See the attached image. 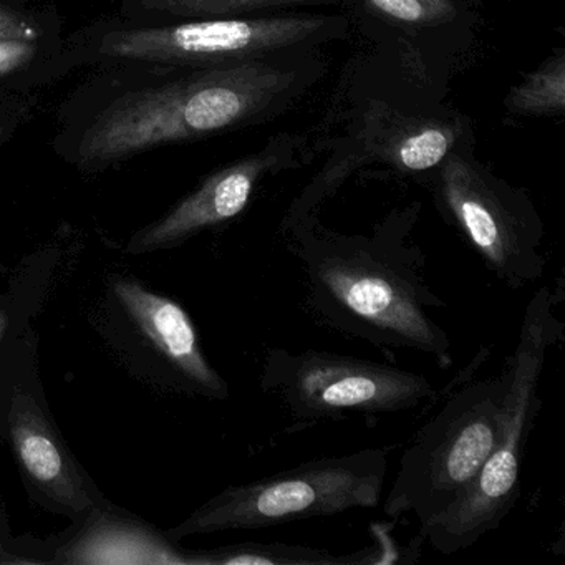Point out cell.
I'll use <instances>...</instances> for the list:
<instances>
[{
    "mask_svg": "<svg viewBox=\"0 0 565 565\" xmlns=\"http://www.w3.org/2000/svg\"><path fill=\"white\" fill-rule=\"evenodd\" d=\"M564 282L542 286L529 300L518 342L499 375V438L478 478L445 514L419 529L439 554L455 555L498 531L521 498L522 462L542 408V376L548 353L564 342L558 316Z\"/></svg>",
    "mask_w": 565,
    "mask_h": 565,
    "instance_id": "3",
    "label": "cell"
},
{
    "mask_svg": "<svg viewBox=\"0 0 565 565\" xmlns=\"http://www.w3.org/2000/svg\"><path fill=\"white\" fill-rule=\"evenodd\" d=\"M433 196L445 223L505 287L519 290L544 277L545 231L537 210L524 191L478 163L471 148L443 161L433 174Z\"/></svg>",
    "mask_w": 565,
    "mask_h": 565,
    "instance_id": "7",
    "label": "cell"
},
{
    "mask_svg": "<svg viewBox=\"0 0 565 565\" xmlns=\"http://www.w3.org/2000/svg\"><path fill=\"white\" fill-rule=\"evenodd\" d=\"M349 29L347 15L300 11L118 25L94 31L87 55L95 62H143L188 71L317 51L345 38Z\"/></svg>",
    "mask_w": 565,
    "mask_h": 565,
    "instance_id": "4",
    "label": "cell"
},
{
    "mask_svg": "<svg viewBox=\"0 0 565 565\" xmlns=\"http://www.w3.org/2000/svg\"><path fill=\"white\" fill-rule=\"evenodd\" d=\"M259 386L297 428L347 416L396 415L438 393L419 373L320 350L270 349L260 363Z\"/></svg>",
    "mask_w": 565,
    "mask_h": 565,
    "instance_id": "8",
    "label": "cell"
},
{
    "mask_svg": "<svg viewBox=\"0 0 565 565\" xmlns=\"http://www.w3.org/2000/svg\"><path fill=\"white\" fill-rule=\"evenodd\" d=\"M499 396L498 376L466 383L446 398L399 458L383 498L385 515H415L422 529L462 498L498 443Z\"/></svg>",
    "mask_w": 565,
    "mask_h": 565,
    "instance_id": "6",
    "label": "cell"
},
{
    "mask_svg": "<svg viewBox=\"0 0 565 565\" xmlns=\"http://www.w3.org/2000/svg\"><path fill=\"white\" fill-rule=\"evenodd\" d=\"M388 448H370L313 459L259 481L231 486L167 535L180 541L379 508L388 478Z\"/></svg>",
    "mask_w": 565,
    "mask_h": 565,
    "instance_id": "5",
    "label": "cell"
},
{
    "mask_svg": "<svg viewBox=\"0 0 565 565\" xmlns=\"http://www.w3.org/2000/svg\"><path fill=\"white\" fill-rule=\"evenodd\" d=\"M9 319L4 310H0V343L4 340L6 332H8Z\"/></svg>",
    "mask_w": 565,
    "mask_h": 565,
    "instance_id": "20",
    "label": "cell"
},
{
    "mask_svg": "<svg viewBox=\"0 0 565 565\" xmlns=\"http://www.w3.org/2000/svg\"><path fill=\"white\" fill-rule=\"evenodd\" d=\"M339 4L340 0H124L125 12L141 24L244 18Z\"/></svg>",
    "mask_w": 565,
    "mask_h": 565,
    "instance_id": "15",
    "label": "cell"
},
{
    "mask_svg": "<svg viewBox=\"0 0 565 565\" xmlns=\"http://www.w3.org/2000/svg\"><path fill=\"white\" fill-rule=\"evenodd\" d=\"M6 131L0 128V141L4 140Z\"/></svg>",
    "mask_w": 565,
    "mask_h": 565,
    "instance_id": "21",
    "label": "cell"
},
{
    "mask_svg": "<svg viewBox=\"0 0 565 565\" xmlns=\"http://www.w3.org/2000/svg\"><path fill=\"white\" fill-rule=\"evenodd\" d=\"M114 292L138 330L186 385L207 398L230 396L226 380L207 362L196 327L177 300L153 292L135 279L117 280Z\"/></svg>",
    "mask_w": 565,
    "mask_h": 565,
    "instance_id": "11",
    "label": "cell"
},
{
    "mask_svg": "<svg viewBox=\"0 0 565 565\" xmlns=\"http://www.w3.org/2000/svg\"><path fill=\"white\" fill-rule=\"evenodd\" d=\"M41 29L22 12L0 8V41L39 42Z\"/></svg>",
    "mask_w": 565,
    "mask_h": 565,
    "instance_id": "19",
    "label": "cell"
},
{
    "mask_svg": "<svg viewBox=\"0 0 565 565\" xmlns=\"http://www.w3.org/2000/svg\"><path fill=\"white\" fill-rule=\"evenodd\" d=\"M359 134L366 160L406 177L435 174L449 154L468 148L459 117L399 110L383 100L370 102Z\"/></svg>",
    "mask_w": 565,
    "mask_h": 565,
    "instance_id": "10",
    "label": "cell"
},
{
    "mask_svg": "<svg viewBox=\"0 0 565 565\" xmlns=\"http://www.w3.org/2000/svg\"><path fill=\"white\" fill-rule=\"evenodd\" d=\"M39 42L0 41V78L28 67L39 54Z\"/></svg>",
    "mask_w": 565,
    "mask_h": 565,
    "instance_id": "18",
    "label": "cell"
},
{
    "mask_svg": "<svg viewBox=\"0 0 565 565\" xmlns=\"http://www.w3.org/2000/svg\"><path fill=\"white\" fill-rule=\"evenodd\" d=\"M418 206L392 211L370 233H337L309 216L284 234L302 267L303 307L323 329L385 352L422 353L452 365L448 332L431 310L446 302L428 280L426 256L413 241Z\"/></svg>",
    "mask_w": 565,
    "mask_h": 565,
    "instance_id": "1",
    "label": "cell"
},
{
    "mask_svg": "<svg viewBox=\"0 0 565 565\" xmlns=\"http://www.w3.org/2000/svg\"><path fill=\"white\" fill-rule=\"evenodd\" d=\"M302 150L300 138L286 134L270 138L263 150L254 151L204 178L196 190L174 204L163 217L135 233L125 253L171 249L204 231L231 223L247 210L263 181L299 167Z\"/></svg>",
    "mask_w": 565,
    "mask_h": 565,
    "instance_id": "9",
    "label": "cell"
},
{
    "mask_svg": "<svg viewBox=\"0 0 565 565\" xmlns=\"http://www.w3.org/2000/svg\"><path fill=\"white\" fill-rule=\"evenodd\" d=\"M8 428L22 469L49 499L77 514L95 508L94 491L31 393L12 395Z\"/></svg>",
    "mask_w": 565,
    "mask_h": 565,
    "instance_id": "13",
    "label": "cell"
},
{
    "mask_svg": "<svg viewBox=\"0 0 565 565\" xmlns=\"http://www.w3.org/2000/svg\"><path fill=\"white\" fill-rule=\"evenodd\" d=\"M57 562L84 565H206L204 552L181 551L170 537L114 509H94Z\"/></svg>",
    "mask_w": 565,
    "mask_h": 565,
    "instance_id": "14",
    "label": "cell"
},
{
    "mask_svg": "<svg viewBox=\"0 0 565 565\" xmlns=\"http://www.w3.org/2000/svg\"><path fill=\"white\" fill-rule=\"evenodd\" d=\"M206 565H356L376 564V548L369 547L355 554L337 555L326 548L289 544H246L206 551Z\"/></svg>",
    "mask_w": 565,
    "mask_h": 565,
    "instance_id": "16",
    "label": "cell"
},
{
    "mask_svg": "<svg viewBox=\"0 0 565 565\" xmlns=\"http://www.w3.org/2000/svg\"><path fill=\"white\" fill-rule=\"evenodd\" d=\"M360 28L380 42H393L396 51L419 55L431 44L451 42L461 51L471 39L475 12L469 0H342Z\"/></svg>",
    "mask_w": 565,
    "mask_h": 565,
    "instance_id": "12",
    "label": "cell"
},
{
    "mask_svg": "<svg viewBox=\"0 0 565 565\" xmlns=\"http://www.w3.org/2000/svg\"><path fill=\"white\" fill-rule=\"evenodd\" d=\"M509 114L518 117H554L565 110V52L557 51L541 67L525 75L505 97Z\"/></svg>",
    "mask_w": 565,
    "mask_h": 565,
    "instance_id": "17",
    "label": "cell"
},
{
    "mask_svg": "<svg viewBox=\"0 0 565 565\" xmlns=\"http://www.w3.org/2000/svg\"><path fill=\"white\" fill-rule=\"evenodd\" d=\"M326 71L317 51L188 68L183 75L118 97L82 131L75 161L107 168L168 145L264 124L292 108Z\"/></svg>",
    "mask_w": 565,
    "mask_h": 565,
    "instance_id": "2",
    "label": "cell"
}]
</instances>
